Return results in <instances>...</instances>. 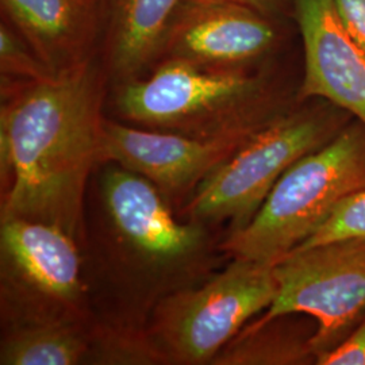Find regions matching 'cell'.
Here are the masks:
<instances>
[{
    "mask_svg": "<svg viewBox=\"0 0 365 365\" xmlns=\"http://www.w3.org/2000/svg\"><path fill=\"white\" fill-rule=\"evenodd\" d=\"M98 80L76 66L33 81L1 108L3 218L48 222L78 235L86 182L103 160Z\"/></svg>",
    "mask_w": 365,
    "mask_h": 365,
    "instance_id": "obj_1",
    "label": "cell"
},
{
    "mask_svg": "<svg viewBox=\"0 0 365 365\" xmlns=\"http://www.w3.org/2000/svg\"><path fill=\"white\" fill-rule=\"evenodd\" d=\"M365 190V126L353 120L302 157L274 184L250 221L223 249L235 259L274 265L298 248L339 206Z\"/></svg>",
    "mask_w": 365,
    "mask_h": 365,
    "instance_id": "obj_2",
    "label": "cell"
},
{
    "mask_svg": "<svg viewBox=\"0 0 365 365\" xmlns=\"http://www.w3.org/2000/svg\"><path fill=\"white\" fill-rule=\"evenodd\" d=\"M260 76L240 68H207L172 57L150 78H130L119 91L123 117L188 135L256 128L280 113L268 108Z\"/></svg>",
    "mask_w": 365,
    "mask_h": 365,
    "instance_id": "obj_3",
    "label": "cell"
},
{
    "mask_svg": "<svg viewBox=\"0 0 365 365\" xmlns=\"http://www.w3.org/2000/svg\"><path fill=\"white\" fill-rule=\"evenodd\" d=\"M279 114L253 131L232 156L197 185L187 211L196 221L247 225L274 184L302 157L327 144L351 115L322 99Z\"/></svg>",
    "mask_w": 365,
    "mask_h": 365,
    "instance_id": "obj_4",
    "label": "cell"
},
{
    "mask_svg": "<svg viewBox=\"0 0 365 365\" xmlns=\"http://www.w3.org/2000/svg\"><path fill=\"white\" fill-rule=\"evenodd\" d=\"M276 295L260 322L291 314L317 321L315 357L337 346L365 312V238L300 247L274 264Z\"/></svg>",
    "mask_w": 365,
    "mask_h": 365,
    "instance_id": "obj_5",
    "label": "cell"
},
{
    "mask_svg": "<svg viewBox=\"0 0 365 365\" xmlns=\"http://www.w3.org/2000/svg\"><path fill=\"white\" fill-rule=\"evenodd\" d=\"M274 295V265L235 259L203 287L179 292L160 306L157 339L179 361L206 363L268 309Z\"/></svg>",
    "mask_w": 365,
    "mask_h": 365,
    "instance_id": "obj_6",
    "label": "cell"
},
{
    "mask_svg": "<svg viewBox=\"0 0 365 365\" xmlns=\"http://www.w3.org/2000/svg\"><path fill=\"white\" fill-rule=\"evenodd\" d=\"M261 126L206 137L105 122L103 160L144 176L165 191L179 192L199 185Z\"/></svg>",
    "mask_w": 365,
    "mask_h": 365,
    "instance_id": "obj_7",
    "label": "cell"
},
{
    "mask_svg": "<svg viewBox=\"0 0 365 365\" xmlns=\"http://www.w3.org/2000/svg\"><path fill=\"white\" fill-rule=\"evenodd\" d=\"M170 24L165 46L207 68H238L271 52L277 31L269 16L232 0H188Z\"/></svg>",
    "mask_w": 365,
    "mask_h": 365,
    "instance_id": "obj_8",
    "label": "cell"
},
{
    "mask_svg": "<svg viewBox=\"0 0 365 365\" xmlns=\"http://www.w3.org/2000/svg\"><path fill=\"white\" fill-rule=\"evenodd\" d=\"M304 48L300 101L322 99L365 126V53L341 26L330 0H294Z\"/></svg>",
    "mask_w": 365,
    "mask_h": 365,
    "instance_id": "obj_9",
    "label": "cell"
},
{
    "mask_svg": "<svg viewBox=\"0 0 365 365\" xmlns=\"http://www.w3.org/2000/svg\"><path fill=\"white\" fill-rule=\"evenodd\" d=\"M102 190L118 233L146 259L182 260L200 247L202 229L176 221L156 185L144 176L114 167L106 172Z\"/></svg>",
    "mask_w": 365,
    "mask_h": 365,
    "instance_id": "obj_10",
    "label": "cell"
},
{
    "mask_svg": "<svg viewBox=\"0 0 365 365\" xmlns=\"http://www.w3.org/2000/svg\"><path fill=\"white\" fill-rule=\"evenodd\" d=\"M3 264L14 280L42 299L60 304L81 297V261L73 240L48 222L3 218Z\"/></svg>",
    "mask_w": 365,
    "mask_h": 365,
    "instance_id": "obj_11",
    "label": "cell"
},
{
    "mask_svg": "<svg viewBox=\"0 0 365 365\" xmlns=\"http://www.w3.org/2000/svg\"><path fill=\"white\" fill-rule=\"evenodd\" d=\"M31 49L57 75L76 64L92 33L91 0H1Z\"/></svg>",
    "mask_w": 365,
    "mask_h": 365,
    "instance_id": "obj_12",
    "label": "cell"
},
{
    "mask_svg": "<svg viewBox=\"0 0 365 365\" xmlns=\"http://www.w3.org/2000/svg\"><path fill=\"white\" fill-rule=\"evenodd\" d=\"M182 0H110L108 54L114 72L134 78L165 46Z\"/></svg>",
    "mask_w": 365,
    "mask_h": 365,
    "instance_id": "obj_13",
    "label": "cell"
},
{
    "mask_svg": "<svg viewBox=\"0 0 365 365\" xmlns=\"http://www.w3.org/2000/svg\"><path fill=\"white\" fill-rule=\"evenodd\" d=\"M88 346L75 330L58 321L22 327L1 345L3 365H75L81 363Z\"/></svg>",
    "mask_w": 365,
    "mask_h": 365,
    "instance_id": "obj_14",
    "label": "cell"
},
{
    "mask_svg": "<svg viewBox=\"0 0 365 365\" xmlns=\"http://www.w3.org/2000/svg\"><path fill=\"white\" fill-rule=\"evenodd\" d=\"M267 324H256L255 327L242 333L241 339L226 352L220 354L223 364H295L302 363L309 353L315 356L310 345L306 342L292 341L268 330Z\"/></svg>",
    "mask_w": 365,
    "mask_h": 365,
    "instance_id": "obj_15",
    "label": "cell"
},
{
    "mask_svg": "<svg viewBox=\"0 0 365 365\" xmlns=\"http://www.w3.org/2000/svg\"><path fill=\"white\" fill-rule=\"evenodd\" d=\"M344 238H365V190L346 199L298 248Z\"/></svg>",
    "mask_w": 365,
    "mask_h": 365,
    "instance_id": "obj_16",
    "label": "cell"
},
{
    "mask_svg": "<svg viewBox=\"0 0 365 365\" xmlns=\"http://www.w3.org/2000/svg\"><path fill=\"white\" fill-rule=\"evenodd\" d=\"M0 63L3 75L29 78L30 81H38L54 75L36 53L31 54L27 51L26 43L4 24L0 27Z\"/></svg>",
    "mask_w": 365,
    "mask_h": 365,
    "instance_id": "obj_17",
    "label": "cell"
},
{
    "mask_svg": "<svg viewBox=\"0 0 365 365\" xmlns=\"http://www.w3.org/2000/svg\"><path fill=\"white\" fill-rule=\"evenodd\" d=\"M321 365H365V319L348 339L317 357Z\"/></svg>",
    "mask_w": 365,
    "mask_h": 365,
    "instance_id": "obj_18",
    "label": "cell"
},
{
    "mask_svg": "<svg viewBox=\"0 0 365 365\" xmlns=\"http://www.w3.org/2000/svg\"><path fill=\"white\" fill-rule=\"evenodd\" d=\"M341 26L365 53V0H330Z\"/></svg>",
    "mask_w": 365,
    "mask_h": 365,
    "instance_id": "obj_19",
    "label": "cell"
},
{
    "mask_svg": "<svg viewBox=\"0 0 365 365\" xmlns=\"http://www.w3.org/2000/svg\"><path fill=\"white\" fill-rule=\"evenodd\" d=\"M232 1L245 4L267 16H272L274 14L279 13L286 3V0H232Z\"/></svg>",
    "mask_w": 365,
    "mask_h": 365,
    "instance_id": "obj_20",
    "label": "cell"
}]
</instances>
